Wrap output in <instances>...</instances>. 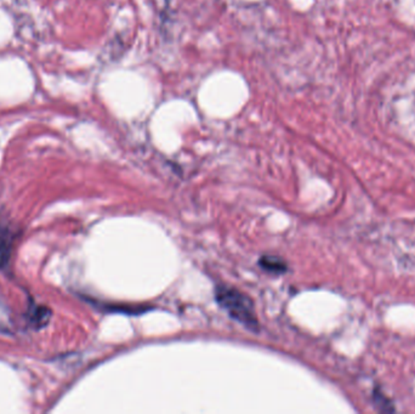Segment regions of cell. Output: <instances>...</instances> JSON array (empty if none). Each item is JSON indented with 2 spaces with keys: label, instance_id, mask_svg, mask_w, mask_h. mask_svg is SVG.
<instances>
[{
  "label": "cell",
  "instance_id": "cell-1",
  "mask_svg": "<svg viewBox=\"0 0 415 414\" xmlns=\"http://www.w3.org/2000/svg\"><path fill=\"white\" fill-rule=\"evenodd\" d=\"M217 301L225 309L232 319L238 321L245 327L257 329V319L254 305L248 296L235 288L217 287Z\"/></svg>",
  "mask_w": 415,
  "mask_h": 414
},
{
  "label": "cell",
  "instance_id": "cell-2",
  "mask_svg": "<svg viewBox=\"0 0 415 414\" xmlns=\"http://www.w3.org/2000/svg\"><path fill=\"white\" fill-rule=\"evenodd\" d=\"M259 265L265 271L273 273V275H280V273H285L287 271V264L277 256H270V255L262 256L259 261Z\"/></svg>",
  "mask_w": 415,
  "mask_h": 414
}]
</instances>
